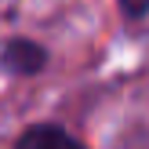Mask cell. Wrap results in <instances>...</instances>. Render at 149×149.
Instances as JSON below:
<instances>
[{"label":"cell","instance_id":"obj_1","mask_svg":"<svg viewBox=\"0 0 149 149\" xmlns=\"http://www.w3.org/2000/svg\"><path fill=\"white\" fill-rule=\"evenodd\" d=\"M51 55L40 40L33 36H7L0 44V73L11 80H26V77H40L47 69Z\"/></svg>","mask_w":149,"mask_h":149},{"label":"cell","instance_id":"obj_2","mask_svg":"<svg viewBox=\"0 0 149 149\" xmlns=\"http://www.w3.org/2000/svg\"><path fill=\"white\" fill-rule=\"evenodd\" d=\"M11 149H87V146L80 142L73 131H65L62 124L36 120V124H29V127L18 131V138H15Z\"/></svg>","mask_w":149,"mask_h":149},{"label":"cell","instance_id":"obj_3","mask_svg":"<svg viewBox=\"0 0 149 149\" xmlns=\"http://www.w3.org/2000/svg\"><path fill=\"white\" fill-rule=\"evenodd\" d=\"M116 7H120V15L127 22H142L149 15V0H116Z\"/></svg>","mask_w":149,"mask_h":149}]
</instances>
